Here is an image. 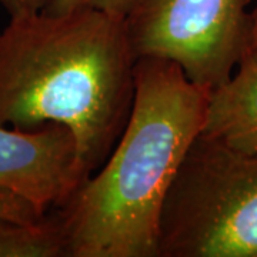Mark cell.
<instances>
[{
    "instance_id": "9",
    "label": "cell",
    "mask_w": 257,
    "mask_h": 257,
    "mask_svg": "<svg viewBox=\"0 0 257 257\" xmlns=\"http://www.w3.org/2000/svg\"><path fill=\"white\" fill-rule=\"evenodd\" d=\"M49 0H0V5L6 9L9 16L32 13L45 9Z\"/></svg>"
},
{
    "instance_id": "7",
    "label": "cell",
    "mask_w": 257,
    "mask_h": 257,
    "mask_svg": "<svg viewBox=\"0 0 257 257\" xmlns=\"http://www.w3.org/2000/svg\"><path fill=\"white\" fill-rule=\"evenodd\" d=\"M0 257H64L63 239L55 210L40 224L0 217Z\"/></svg>"
},
{
    "instance_id": "1",
    "label": "cell",
    "mask_w": 257,
    "mask_h": 257,
    "mask_svg": "<svg viewBox=\"0 0 257 257\" xmlns=\"http://www.w3.org/2000/svg\"><path fill=\"white\" fill-rule=\"evenodd\" d=\"M136 60L121 16L97 9L12 16L0 33V126L62 123L92 176L126 127Z\"/></svg>"
},
{
    "instance_id": "6",
    "label": "cell",
    "mask_w": 257,
    "mask_h": 257,
    "mask_svg": "<svg viewBox=\"0 0 257 257\" xmlns=\"http://www.w3.org/2000/svg\"><path fill=\"white\" fill-rule=\"evenodd\" d=\"M200 135L243 153H257V55L246 52L229 82L210 93Z\"/></svg>"
},
{
    "instance_id": "3",
    "label": "cell",
    "mask_w": 257,
    "mask_h": 257,
    "mask_svg": "<svg viewBox=\"0 0 257 257\" xmlns=\"http://www.w3.org/2000/svg\"><path fill=\"white\" fill-rule=\"evenodd\" d=\"M159 257H257V153L197 136L166 196Z\"/></svg>"
},
{
    "instance_id": "8",
    "label": "cell",
    "mask_w": 257,
    "mask_h": 257,
    "mask_svg": "<svg viewBox=\"0 0 257 257\" xmlns=\"http://www.w3.org/2000/svg\"><path fill=\"white\" fill-rule=\"evenodd\" d=\"M133 0H49L45 12L52 15L67 13L77 9H97L124 18Z\"/></svg>"
},
{
    "instance_id": "2",
    "label": "cell",
    "mask_w": 257,
    "mask_h": 257,
    "mask_svg": "<svg viewBox=\"0 0 257 257\" xmlns=\"http://www.w3.org/2000/svg\"><path fill=\"white\" fill-rule=\"evenodd\" d=\"M209 97L175 62L136 60L133 107L110 156L53 209L64 257H159L166 196L202 133Z\"/></svg>"
},
{
    "instance_id": "10",
    "label": "cell",
    "mask_w": 257,
    "mask_h": 257,
    "mask_svg": "<svg viewBox=\"0 0 257 257\" xmlns=\"http://www.w3.org/2000/svg\"><path fill=\"white\" fill-rule=\"evenodd\" d=\"M251 15V26H250V42L247 52L257 55V6L250 12Z\"/></svg>"
},
{
    "instance_id": "4",
    "label": "cell",
    "mask_w": 257,
    "mask_h": 257,
    "mask_svg": "<svg viewBox=\"0 0 257 257\" xmlns=\"http://www.w3.org/2000/svg\"><path fill=\"white\" fill-rule=\"evenodd\" d=\"M250 0H133L124 26L136 59L175 62L209 92L229 82L247 52Z\"/></svg>"
},
{
    "instance_id": "5",
    "label": "cell",
    "mask_w": 257,
    "mask_h": 257,
    "mask_svg": "<svg viewBox=\"0 0 257 257\" xmlns=\"http://www.w3.org/2000/svg\"><path fill=\"white\" fill-rule=\"evenodd\" d=\"M89 176L73 132L62 123L32 130L0 126V187L42 210L63 206Z\"/></svg>"
}]
</instances>
